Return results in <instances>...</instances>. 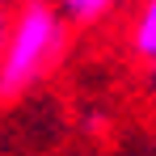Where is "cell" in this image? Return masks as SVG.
I'll use <instances>...</instances> for the list:
<instances>
[{
  "instance_id": "obj_4",
  "label": "cell",
  "mask_w": 156,
  "mask_h": 156,
  "mask_svg": "<svg viewBox=\"0 0 156 156\" xmlns=\"http://www.w3.org/2000/svg\"><path fill=\"white\" fill-rule=\"evenodd\" d=\"M148 80L156 84V59H148Z\"/></svg>"
},
{
  "instance_id": "obj_1",
  "label": "cell",
  "mask_w": 156,
  "mask_h": 156,
  "mask_svg": "<svg viewBox=\"0 0 156 156\" xmlns=\"http://www.w3.org/2000/svg\"><path fill=\"white\" fill-rule=\"evenodd\" d=\"M68 13L59 9V0H21L13 13V26L4 34V68L0 84L4 97L26 93L34 80L51 68L68 47Z\"/></svg>"
},
{
  "instance_id": "obj_3",
  "label": "cell",
  "mask_w": 156,
  "mask_h": 156,
  "mask_svg": "<svg viewBox=\"0 0 156 156\" xmlns=\"http://www.w3.org/2000/svg\"><path fill=\"white\" fill-rule=\"evenodd\" d=\"M118 0H59V9L68 13L72 26H97L105 13H114Z\"/></svg>"
},
{
  "instance_id": "obj_2",
  "label": "cell",
  "mask_w": 156,
  "mask_h": 156,
  "mask_svg": "<svg viewBox=\"0 0 156 156\" xmlns=\"http://www.w3.org/2000/svg\"><path fill=\"white\" fill-rule=\"evenodd\" d=\"M127 42H131V51L139 55V59H156V0H144L139 4Z\"/></svg>"
}]
</instances>
